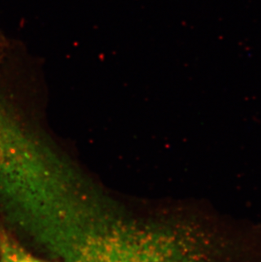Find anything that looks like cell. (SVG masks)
Returning <instances> with one entry per match:
<instances>
[{"mask_svg":"<svg viewBox=\"0 0 261 262\" xmlns=\"http://www.w3.org/2000/svg\"><path fill=\"white\" fill-rule=\"evenodd\" d=\"M192 235L127 217L90 196L53 222L45 248L61 262H205Z\"/></svg>","mask_w":261,"mask_h":262,"instance_id":"obj_1","label":"cell"},{"mask_svg":"<svg viewBox=\"0 0 261 262\" xmlns=\"http://www.w3.org/2000/svg\"><path fill=\"white\" fill-rule=\"evenodd\" d=\"M0 262H50L36 256L0 223Z\"/></svg>","mask_w":261,"mask_h":262,"instance_id":"obj_2","label":"cell"}]
</instances>
